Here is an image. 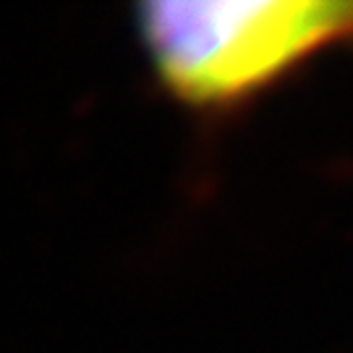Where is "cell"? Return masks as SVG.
Wrapping results in <instances>:
<instances>
[{
	"label": "cell",
	"instance_id": "cell-1",
	"mask_svg": "<svg viewBox=\"0 0 353 353\" xmlns=\"http://www.w3.org/2000/svg\"><path fill=\"white\" fill-rule=\"evenodd\" d=\"M139 32L178 100L230 108L325 52L353 48V0L147 3Z\"/></svg>",
	"mask_w": 353,
	"mask_h": 353
}]
</instances>
